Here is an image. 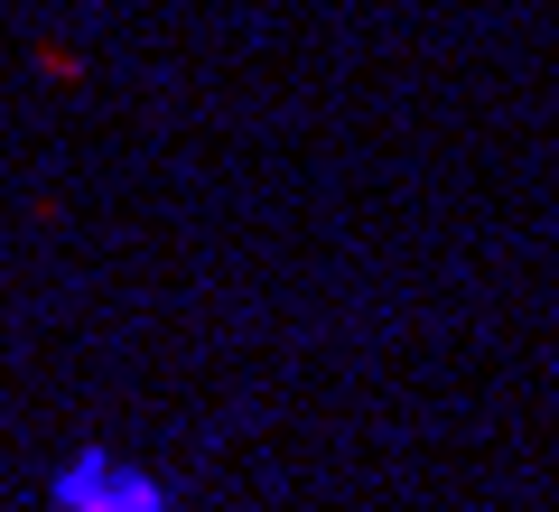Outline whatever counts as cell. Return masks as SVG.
Returning <instances> with one entry per match:
<instances>
[{
	"instance_id": "1",
	"label": "cell",
	"mask_w": 559,
	"mask_h": 512,
	"mask_svg": "<svg viewBox=\"0 0 559 512\" xmlns=\"http://www.w3.org/2000/svg\"><path fill=\"white\" fill-rule=\"evenodd\" d=\"M47 512H178V503H168V485L150 466H131L112 448H75L47 475Z\"/></svg>"
}]
</instances>
